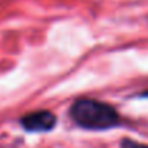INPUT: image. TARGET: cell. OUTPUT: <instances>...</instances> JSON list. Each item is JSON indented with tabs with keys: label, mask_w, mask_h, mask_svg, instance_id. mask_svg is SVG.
Returning <instances> with one entry per match:
<instances>
[{
	"label": "cell",
	"mask_w": 148,
	"mask_h": 148,
	"mask_svg": "<svg viewBox=\"0 0 148 148\" xmlns=\"http://www.w3.org/2000/svg\"><path fill=\"white\" fill-rule=\"evenodd\" d=\"M71 119L86 131H108L121 125V115L115 106L94 98H78L69 106Z\"/></svg>",
	"instance_id": "1"
},
{
	"label": "cell",
	"mask_w": 148,
	"mask_h": 148,
	"mask_svg": "<svg viewBox=\"0 0 148 148\" xmlns=\"http://www.w3.org/2000/svg\"><path fill=\"white\" fill-rule=\"evenodd\" d=\"M19 124L26 132H50L58 125V118L49 109H38L22 115Z\"/></svg>",
	"instance_id": "2"
},
{
	"label": "cell",
	"mask_w": 148,
	"mask_h": 148,
	"mask_svg": "<svg viewBox=\"0 0 148 148\" xmlns=\"http://www.w3.org/2000/svg\"><path fill=\"white\" fill-rule=\"evenodd\" d=\"M121 148H148V144L134 141L131 138H124L121 141Z\"/></svg>",
	"instance_id": "3"
},
{
	"label": "cell",
	"mask_w": 148,
	"mask_h": 148,
	"mask_svg": "<svg viewBox=\"0 0 148 148\" xmlns=\"http://www.w3.org/2000/svg\"><path fill=\"white\" fill-rule=\"evenodd\" d=\"M140 97H141V98H148V89L147 91H144V92H141Z\"/></svg>",
	"instance_id": "4"
}]
</instances>
